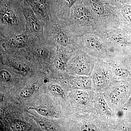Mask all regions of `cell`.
<instances>
[{
	"mask_svg": "<svg viewBox=\"0 0 131 131\" xmlns=\"http://www.w3.org/2000/svg\"><path fill=\"white\" fill-rule=\"evenodd\" d=\"M45 37L46 42L57 45L59 49L73 52L78 50V37L65 20L51 17L45 25Z\"/></svg>",
	"mask_w": 131,
	"mask_h": 131,
	"instance_id": "obj_1",
	"label": "cell"
},
{
	"mask_svg": "<svg viewBox=\"0 0 131 131\" xmlns=\"http://www.w3.org/2000/svg\"><path fill=\"white\" fill-rule=\"evenodd\" d=\"M128 25L123 23L98 32L109 51L114 56L131 55V33Z\"/></svg>",
	"mask_w": 131,
	"mask_h": 131,
	"instance_id": "obj_2",
	"label": "cell"
},
{
	"mask_svg": "<svg viewBox=\"0 0 131 131\" xmlns=\"http://www.w3.org/2000/svg\"><path fill=\"white\" fill-rule=\"evenodd\" d=\"M84 5L96 21L99 28L98 32L126 23L121 14L119 6L110 5L103 0H88V4Z\"/></svg>",
	"mask_w": 131,
	"mask_h": 131,
	"instance_id": "obj_3",
	"label": "cell"
},
{
	"mask_svg": "<svg viewBox=\"0 0 131 131\" xmlns=\"http://www.w3.org/2000/svg\"><path fill=\"white\" fill-rule=\"evenodd\" d=\"M0 21L2 38L20 33L26 30L22 7L18 8L8 4H1Z\"/></svg>",
	"mask_w": 131,
	"mask_h": 131,
	"instance_id": "obj_4",
	"label": "cell"
},
{
	"mask_svg": "<svg viewBox=\"0 0 131 131\" xmlns=\"http://www.w3.org/2000/svg\"><path fill=\"white\" fill-rule=\"evenodd\" d=\"M77 1L71 8L69 18L66 21L78 37L88 33H97L99 28L89 9Z\"/></svg>",
	"mask_w": 131,
	"mask_h": 131,
	"instance_id": "obj_5",
	"label": "cell"
},
{
	"mask_svg": "<svg viewBox=\"0 0 131 131\" xmlns=\"http://www.w3.org/2000/svg\"><path fill=\"white\" fill-rule=\"evenodd\" d=\"M77 45L78 49L97 60L106 61L115 56L109 51L100 35L95 33H88L78 37Z\"/></svg>",
	"mask_w": 131,
	"mask_h": 131,
	"instance_id": "obj_6",
	"label": "cell"
},
{
	"mask_svg": "<svg viewBox=\"0 0 131 131\" xmlns=\"http://www.w3.org/2000/svg\"><path fill=\"white\" fill-rule=\"evenodd\" d=\"M101 92L111 108L119 109L131 96V81H114Z\"/></svg>",
	"mask_w": 131,
	"mask_h": 131,
	"instance_id": "obj_7",
	"label": "cell"
},
{
	"mask_svg": "<svg viewBox=\"0 0 131 131\" xmlns=\"http://www.w3.org/2000/svg\"><path fill=\"white\" fill-rule=\"evenodd\" d=\"M91 77L95 92L102 91L115 81L108 63L102 60H97Z\"/></svg>",
	"mask_w": 131,
	"mask_h": 131,
	"instance_id": "obj_8",
	"label": "cell"
},
{
	"mask_svg": "<svg viewBox=\"0 0 131 131\" xmlns=\"http://www.w3.org/2000/svg\"><path fill=\"white\" fill-rule=\"evenodd\" d=\"M106 61L109 66L115 81H131V55H117Z\"/></svg>",
	"mask_w": 131,
	"mask_h": 131,
	"instance_id": "obj_9",
	"label": "cell"
},
{
	"mask_svg": "<svg viewBox=\"0 0 131 131\" xmlns=\"http://www.w3.org/2000/svg\"><path fill=\"white\" fill-rule=\"evenodd\" d=\"M95 100L96 114L102 122L111 126L113 131H114L115 126L118 121L114 111L107 102L103 93L95 92Z\"/></svg>",
	"mask_w": 131,
	"mask_h": 131,
	"instance_id": "obj_10",
	"label": "cell"
},
{
	"mask_svg": "<svg viewBox=\"0 0 131 131\" xmlns=\"http://www.w3.org/2000/svg\"><path fill=\"white\" fill-rule=\"evenodd\" d=\"M79 50L78 54L73 58L71 67L76 74L91 76L97 60L81 50Z\"/></svg>",
	"mask_w": 131,
	"mask_h": 131,
	"instance_id": "obj_11",
	"label": "cell"
},
{
	"mask_svg": "<svg viewBox=\"0 0 131 131\" xmlns=\"http://www.w3.org/2000/svg\"><path fill=\"white\" fill-rule=\"evenodd\" d=\"M30 6H22L26 20V30L37 38L42 43H45V24L38 18Z\"/></svg>",
	"mask_w": 131,
	"mask_h": 131,
	"instance_id": "obj_12",
	"label": "cell"
},
{
	"mask_svg": "<svg viewBox=\"0 0 131 131\" xmlns=\"http://www.w3.org/2000/svg\"><path fill=\"white\" fill-rule=\"evenodd\" d=\"M95 94L94 90L77 89L73 92L72 96L77 105L82 108L83 112L96 114Z\"/></svg>",
	"mask_w": 131,
	"mask_h": 131,
	"instance_id": "obj_13",
	"label": "cell"
},
{
	"mask_svg": "<svg viewBox=\"0 0 131 131\" xmlns=\"http://www.w3.org/2000/svg\"><path fill=\"white\" fill-rule=\"evenodd\" d=\"M30 7L39 19L47 24L50 19V8L45 0H28Z\"/></svg>",
	"mask_w": 131,
	"mask_h": 131,
	"instance_id": "obj_14",
	"label": "cell"
},
{
	"mask_svg": "<svg viewBox=\"0 0 131 131\" xmlns=\"http://www.w3.org/2000/svg\"><path fill=\"white\" fill-rule=\"evenodd\" d=\"M71 84L73 88L83 90H94L91 76L80 75L71 80Z\"/></svg>",
	"mask_w": 131,
	"mask_h": 131,
	"instance_id": "obj_15",
	"label": "cell"
},
{
	"mask_svg": "<svg viewBox=\"0 0 131 131\" xmlns=\"http://www.w3.org/2000/svg\"><path fill=\"white\" fill-rule=\"evenodd\" d=\"M120 12L126 22L131 26V5H124L119 7Z\"/></svg>",
	"mask_w": 131,
	"mask_h": 131,
	"instance_id": "obj_16",
	"label": "cell"
},
{
	"mask_svg": "<svg viewBox=\"0 0 131 131\" xmlns=\"http://www.w3.org/2000/svg\"><path fill=\"white\" fill-rule=\"evenodd\" d=\"M123 113V119L131 122V95L127 102L121 108Z\"/></svg>",
	"mask_w": 131,
	"mask_h": 131,
	"instance_id": "obj_17",
	"label": "cell"
},
{
	"mask_svg": "<svg viewBox=\"0 0 131 131\" xmlns=\"http://www.w3.org/2000/svg\"><path fill=\"white\" fill-rule=\"evenodd\" d=\"M49 90L52 93L57 95L58 96H60L62 98H63L64 97V91L62 87L59 85L53 84L50 87Z\"/></svg>",
	"mask_w": 131,
	"mask_h": 131,
	"instance_id": "obj_18",
	"label": "cell"
},
{
	"mask_svg": "<svg viewBox=\"0 0 131 131\" xmlns=\"http://www.w3.org/2000/svg\"><path fill=\"white\" fill-rule=\"evenodd\" d=\"M31 108L36 110L39 114L43 116H51L52 115L51 111L46 107L37 106L34 108Z\"/></svg>",
	"mask_w": 131,
	"mask_h": 131,
	"instance_id": "obj_19",
	"label": "cell"
},
{
	"mask_svg": "<svg viewBox=\"0 0 131 131\" xmlns=\"http://www.w3.org/2000/svg\"><path fill=\"white\" fill-rule=\"evenodd\" d=\"M13 66L19 71L27 72L30 69L29 66L23 62L17 61L13 64Z\"/></svg>",
	"mask_w": 131,
	"mask_h": 131,
	"instance_id": "obj_20",
	"label": "cell"
},
{
	"mask_svg": "<svg viewBox=\"0 0 131 131\" xmlns=\"http://www.w3.org/2000/svg\"><path fill=\"white\" fill-rule=\"evenodd\" d=\"M35 52L37 56L42 58H47L49 56L47 49L43 47H38L36 48L35 49Z\"/></svg>",
	"mask_w": 131,
	"mask_h": 131,
	"instance_id": "obj_21",
	"label": "cell"
},
{
	"mask_svg": "<svg viewBox=\"0 0 131 131\" xmlns=\"http://www.w3.org/2000/svg\"><path fill=\"white\" fill-rule=\"evenodd\" d=\"M13 127V129L16 131L25 130L26 127L25 124L21 121H15Z\"/></svg>",
	"mask_w": 131,
	"mask_h": 131,
	"instance_id": "obj_22",
	"label": "cell"
},
{
	"mask_svg": "<svg viewBox=\"0 0 131 131\" xmlns=\"http://www.w3.org/2000/svg\"><path fill=\"white\" fill-rule=\"evenodd\" d=\"M34 93V90L32 89L26 88L20 91V95L23 98H27L31 96Z\"/></svg>",
	"mask_w": 131,
	"mask_h": 131,
	"instance_id": "obj_23",
	"label": "cell"
},
{
	"mask_svg": "<svg viewBox=\"0 0 131 131\" xmlns=\"http://www.w3.org/2000/svg\"><path fill=\"white\" fill-rule=\"evenodd\" d=\"M0 74H1L0 75L2 79L5 81H8L11 79V75L7 71L5 70L1 71Z\"/></svg>",
	"mask_w": 131,
	"mask_h": 131,
	"instance_id": "obj_24",
	"label": "cell"
},
{
	"mask_svg": "<svg viewBox=\"0 0 131 131\" xmlns=\"http://www.w3.org/2000/svg\"><path fill=\"white\" fill-rule=\"evenodd\" d=\"M39 125L42 128L44 129L45 130L47 131H53L54 130V128L53 127L50 125L49 124H47L45 122L39 121L38 123Z\"/></svg>",
	"mask_w": 131,
	"mask_h": 131,
	"instance_id": "obj_25",
	"label": "cell"
},
{
	"mask_svg": "<svg viewBox=\"0 0 131 131\" xmlns=\"http://www.w3.org/2000/svg\"><path fill=\"white\" fill-rule=\"evenodd\" d=\"M115 1H119V0H115Z\"/></svg>",
	"mask_w": 131,
	"mask_h": 131,
	"instance_id": "obj_26",
	"label": "cell"
}]
</instances>
